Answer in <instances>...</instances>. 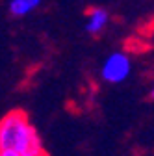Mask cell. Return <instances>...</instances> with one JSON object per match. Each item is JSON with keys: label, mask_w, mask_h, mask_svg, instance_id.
Instances as JSON below:
<instances>
[{"label": "cell", "mask_w": 154, "mask_h": 156, "mask_svg": "<svg viewBox=\"0 0 154 156\" xmlns=\"http://www.w3.org/2000/svg\"><path fill=\"white\" fill-rule=\"evenodd\" d=\"M110 23V13L104 8H91L86 17V32L91 35H99L106 30Z\"/></svg>", "instance_id": "3957f363"}, {"label": "cell", "mask_w": 154, "mask_h": 156, "mask_svg": "<svg viewBox=\"0 0 154 156\" xmlns=\"http://www.w3.org/2000/svg\"><path fill=\"white\" fill-rule=\"evenodd\" d=\"M0 151H11L21 156H47L39 132L21 110H13L0 119Z\"/></svg>", "instance_id": "6da1fadb"}, {"label": "cell", "mask_w": 154, "mask_h": 156, "mask_svg": "<svg viewBox=\"0 0 154 156\" xmlns=\"http://www.w3.org/2000/svg\"><path fill=\"white\" fill-rule=\"evenodd\" d=\"M132 73V62L128 54L117 50L111 52L110 56H106V60L102 62L100 67V78L108 84H121Z\"/></svg>", "instance_id": "7a4b0ae2"}, {"label": "cell", "mask_w": 154, "mask_h": 156, "mask_svg": "<svg viewBox=\"0 0 154 156\" xmlns=\"http://www.w3.org/2000/svg\"><path fill=\"white\" fill-rule=\"evenodd\" d=\"M150 97H152V99H154V87H152V91H150Z\"/></svg>", "instance_id": "8992f818"}, {"label": "cell", "mask_w": 154, "mask_h": 156, "mask_svg": "<svg viewBox=\"0 0 154 156\" xmlns=\"http://www.w3.org/2000/svg\"><path fill=\"white\" fill-rule=\"evenodd\" d=\"M41 6V0H9V13L13 17H26Z\"/></svg>", "instance_id": "277c9868"}, {"label": "cell", "mask_w": 154, "mask_h": 156, "mask_svg": "<svg viewBox=\"0 0 154 156\" xmlns=\"http://www.w3.org/2000/svg\"><path fill=\"white\" fill-rule=\"evenodd\" d=\"M0 156H21V154L11 152V151H0Z\"/></svg>", "instance_id": "5b68a950"}]
</instances>
